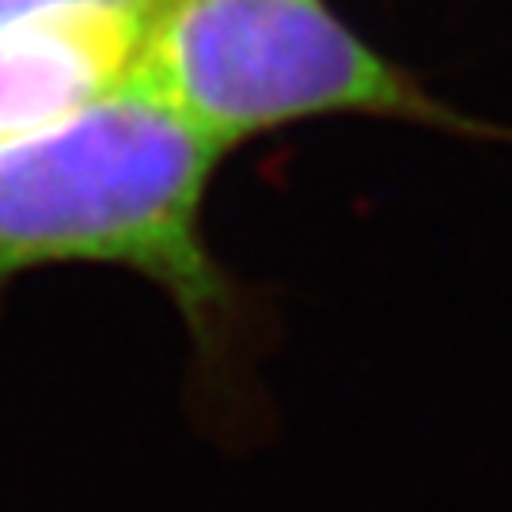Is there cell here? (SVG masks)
Listing matches in <instances>:
<instances>
[{"label": "cell", "mask_w": 512, "mask_h": 512, "mask_svg": "<svg viewBox=\"0 0 512 512\" xmlns=\"http://www.w3.org/2000/svg\"><path fill=\"white\" fill-rule=\"evenodd\" d=\"M224 148L126 80L54 126L0 145V281L42 266H122L160 285L194 342L217 353L236 285L205 243Z\"/></svg>", "instance_id": "cell-1"}, {"label": "cell", "mask_w": 512, "mask_h": 512, "mask_svg": "<svg viewBox=\"0 0 512 512\" xmlns=\"http://www.w3.org/2000/svg\"><path fill=\"white\" fill-rule=\"evenodd\" d=\"M129 80L224 152L327 114L391 118L512 148V126L444 103L327 0H160Z\"/></svg>", "instance_id": "cell-2"}, {"label": "cell", "mask_w": 512, "mask_h": 512, "mask_svg": "<svg viewBox=\"0 0 512 512\" xmlns=\"http://www.w3.org/2000/svg\"><path fill=\"white\" fill-rule=\"evenodd\" d=\"M80 4H110V8H133V12H156L160 0H0V19L35 16V12H54V8H80Z\"/></svg>", "instance_id": "cell-4"}, {"label": "cell", "mask_w": 512, "mask_h": 512, "mask_svg": "<svg viewBox=\"0 0 512 512\" xmlns=\"http://www.w3.org/2000/svg\"><path fill=\"white\" fill-rule=\"evenodd\" d=\"M148 12L80 4L0 19V145L54 126L122 88Z\"/></svg>", "instance_id": "cell-3"}]
</instances>
